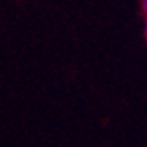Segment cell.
<instances>
[{
	"label": "cell",
	"mask_w": 147,
	"mask_h": 147,
	"mask_svg": "<svg viewBox=\"0 0 147 147\" xmlns=\"http://www.w3.org/2000/svg\"><path fill=\"white\" fill-rule=\"evenodd\" d=\"M144 11H145V35H147V0H144Z\"/></svg>",
	"instance_id": "obj_1"
}]
</instances>
